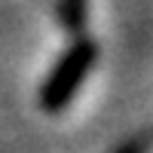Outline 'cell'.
I'll list each match as a JSON object with an SVG mask.
<instances>
[{
    "mask_svg": "<svg viewBox=\"0 0 153 153\" xmlns=\"http://www.w3.org/2000/svg\"><path fill=\"white\" fill-rule=\"evenodd\" d=\"M95 61H98V43L80 31L76 40L58 55L52 71L46 74V80L40 86V98H37L40 107L46 113H61L74 101V95L80 92L83 80L92 74Z\"/></svg>",
    "mask_w": 153,
    "mask_h": 153,
    "instance_id": "1",
    "label": "cell"
},
{
    "mask_svg": "<svg viewBox=\"0 0 153 153\" xmlns=\"http://www.w3.org/2000/svg\"><path fill=\"white\" fill-rule=\"evenodd\" d=\"M117 153H150V141H129V144H123Z\"/></svg>",
    "mask_w": 153,
    "mask_h": 153,
    "instance_id": "3",
    "label": "cell"
},
{
    "mask_svg": "<svg viewBox=\"0 0 153 153\" xmlns=\"http://www.w3.org/2000/svg\"><path fill=\"white\" fill-rule=\"evenodd\" d=\"M86 9H89V0H58L61 28L71 31V34H80L83 25H86Z\"/></svg>",
    "mask_w": 153,
    "mask_h": 153,
    "instance_id": "2",
    "label": "cell"
}]
</instances>
